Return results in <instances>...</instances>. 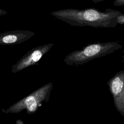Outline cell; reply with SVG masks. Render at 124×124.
<instances>
[{"label": "cell", "instance_id": "obj_1", "mask_svg": "<svg viewBox=\"0 0 124 124\" xmlns=\"http://www.w3.org/2000/svg\"><path fill=\"white\" fill-rule=\"evenodd\" d=\"M119 11L102 12L94 9L78 10L65 9L51 13L55 18L74 26H90L94 28H114L117 23Z\"/></svg>", "mask_w": 124, "mask_h": 124}, {"label": "cell", "instance_id": "obj_2", "mask_svg": "<svg viewBox=\"0 0 124 124\" xmlns=\"http://www.w3.org/2000/svg\"><path fill=\"white\" fill-rule=\"evenodd\" d=\"M122 47V45L117 42L92 43L80 50L72 51L65 57L64 62L67 65L78 66L109 55Z\"/></svg>", "mask_w": 124, "mask_h": 124}, {"label": "cell", "instance_id": "obj_3", "mask_svg": "<svg viewBox=\"0 0 124 124\" xmlns=\"http://www.w3.org/2000/svg\"><path fill=\"white\" fill-rule=\"evenodd\" d=\"M52 88V82L46 84L10 106L5 112L16 113L25 110L28 114L35 113L43 103L48 101Z\"/></svg>", "mask_w": 124, "mask_h": 124}, {"label": "cell", "instance_id": "obj_4", "mask_svg": "<svg viewBox=\"0 0 124 124\" xmlns=\"http://www.w3.org/2000/svg\"><path fill=\"white\" fill-rule=\"evenodd\" d=\"M54 43L40 45L32 48L12 66L11 72L16 73L27 67L38 65L40 60L54 46Z\"/></svg>", "mask_w": 124, "mask_h": 124}, {"label": "cell", "instance_id": "obj_5", "mask_svg": "<svg viewBox=\"0 0 124 124\" xmlns=\"http://www.w3.org/2000/svg\"><path fill=\"white\" fill-rule=\"evenodd\" d=\"M107 85L116 109L124 117V70L117 72L108 80Z\"/></svg>", "mask_w": 124, "mask_h": 124}, {"label": "cell", "instance_id": "obj_6", "mask_svg": "<svg viewBox=\"0 0 124 124\" xmlns=\"http://www.w3.org/2000/svg\"><path fill=\"white\" fill-rule=\"evenodd\" d=\"M35 33L27 30H14L0 33V45L13 46L22 43L30 39Z\"/></svg>", "mask_w": 124, "mask_h": 124}, {"label": "cell", "instance_id": "obj_7", "mask_svg": "<svg viewBox=\"0 0 124 124\" xmlns=\"http://www.w3.org/2000/svg\"><path fill=\"white\" fill-rule=\"evenodd\" d=\"M116 21L118 24H124V15L121 14L117 16Z\"/></svg>", "mask_w": 124, "mask_h": 124}, {"label": "cell", "instance_id": "obj_8", "mask_svg": "<svg viewBox=\"0 0 124 124\" xmlns=\"http://www.w3.org/2000/svg\"><path fill=\"white\" fill-rule=\"evenodd\" d=\"M114 5L117 6L124 5V0H116L115 1Z\"/></svg>", "mask_w": 124, "mask_h": 124}]
</instances>
